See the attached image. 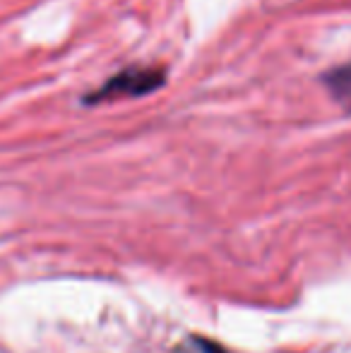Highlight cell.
<instances>
[{
  "label": "cell",
  "mask_w": 351,
  "mask_h": 353,
  "mask_svg": "<svg viewBox=\"0 0 351 353\" xmlns=\"http://www.w3.org/2000/svg\"><path fill=\"white\" fill-rule=\"evenodd\" d=\"M166 84V70L159 65H130L123 68L113 77H108L101 87L94 92L85 94L82 103L94 106V103L103 101H118V99H130V97H147V94L157 92Z\"/></svg>",
  "instance_id": "1"
},
{
  "label": "cell",
  "mask_w": 351,
  "mask_h": 353,
  "mask_svg": "<svg viewBox=\"0 0 351 353\" xmlns=\"http://www.w3.org/2000/svg\"><path fill=\"white\" fill-rule=\"evenodd\" d=\"M323 84L330 89L334 101H339L347 111H351V63L332 68V70L325 72Z\"/></svg>",
  "instance_id": "2"
}]
</instances>
